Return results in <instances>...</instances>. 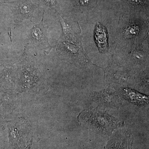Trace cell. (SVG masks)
<instances>
[{
    "label": "cell",
    "mask_w": 149,
    "mask_h": 149,
    "mask_svg": "<svg viewBox=\"0 0 149 149\" xmlns=\"http://www.w3.org/2000/svg\"><path fill=\"white\" fill-rule=\"evenodd\" d=\"M121 93L125 99L137 105L141 106L148 104V97L131 89L124 88Z\"/></svg>",
    "instance_id": "8992f818"
},
{
    "label": "cell",
    "mask_w": 149,
    "mask_h": 149,
    "mask_svg": "<svg viewBox=\"0 0 149 149\" xmlns=\"http://www.w3.org/2000/svg\"><path fill=\"white\" fill-rule=\"evenodd\" d=\"M108 35L105 27L97 22L95 27L94 38L99 51L105 53L108 51Z\"/></svg>",
    "instance_id": "5b68a950"
},
{
    "label": "cell",
    "mask_w": 149,
    "mask_h": 149,
    "mask_svg": "<svg viewBox=\"0 0 149 149\" xmlns=\"http://www.w3.org/2000/svg\"><path fill=\"white\" fill-rule=\"evenodd\" d=\"M78 118L85 127L105 135L111 134L119 124L115 118L104 112L99 111L82 112Z\"/></svg>",
    "instance_id": "6da1fadb"
},
{
    "label": "cell",
    "mask_w": 149,
    "mask_h": 149,
    "mask_svg": "<svg viewBox=\"0 0 149 149\" xmlns=\"http://www.w3.org/2000/svg\"><path fill=\"white\" fill-rule=\"evenodd\" d=\"M8 4L13 12L15 23L21 22L25 19L32 20L33 12L37 8L30 0H17Z\"/></svg>",
    "instance_id": "7a4b0ae2"
},
{
    "label": "cell",
    "mask_w": 149,
    "mask_h": 149,
    "mask_svg": "<svg viewBox=\"0 0 149 149\" xmlns=\"http://www.w3.org/2000/svg\"><path fill=\"white\" fill-rule=\"evenodd\" d=\"M46 4L55 7L56 5L57 0H44Z\"/></svg>",
    "instance_id": "9c48e42d"
},
{
    "label": "cell",
    "mask_w": 149,
    "mask_h": 149,
    "mask_svg": "<svg viewBox=\"0 0 149 149\" xmlns=\"http://www.w3.org/2000/svg\"><path fill=\"white\" fill-rule=\"evenodd\" d=\"M128 136L125 137V139H123V141L120 140L119 141H116L115 144L112 141H110V143L107 147V149H127L130 148L131 143H128V142L131 141V140H129Z\"/></svg>",
    "instance_id": "ba28073f"
},
{
    "label": "cell",
    "mask_w": 149,
    "mask_h": 149,
    "mask_svg": "<svg viewBox=\"0 0 149 149\" xmlns=\"http://www.w3.org/2000/svg\"><path fill=\"white\" fill-rule=\"evenodd\" d=\"M10 149H29L32 142V136L28 131L12 128L9 134Z\"/></svg>",
    "instance_id": "277c9868"
},
{
    "label": "cell",
    "mask_w": 149,
    "mask_h": 149,
    "mask_svg": "<svg viewBox=\"0 0 149 149\" xmlns=\"http://www.w3.org/2000/svg\"><path fill=\"white\" fill-rule=\"evenodd\" d=\"M94 101L102 106L110 108H117L122 103V100L118 93L111 89H105L94 93Z\"/></svg>",
    "instance_id": "3957f363"
},
{
    "label": "cell",
    "mask_w": 149,
    "mask_h": 149,
    "mask_svg": "<svg viewBox=\"0 0 149 149\" xmlns=\"http://www.w3.org/2000/svg\"><path fill=\"white\" fill-rule=\"evenodd\" d=\"M43 20L40 24L35 25L32 29L31 32V39L35 42L39 44L49 45L46 35V30L43 24Z\"/></svg>",
    "instance_id": "52a82bcc"
}]
</instances>
